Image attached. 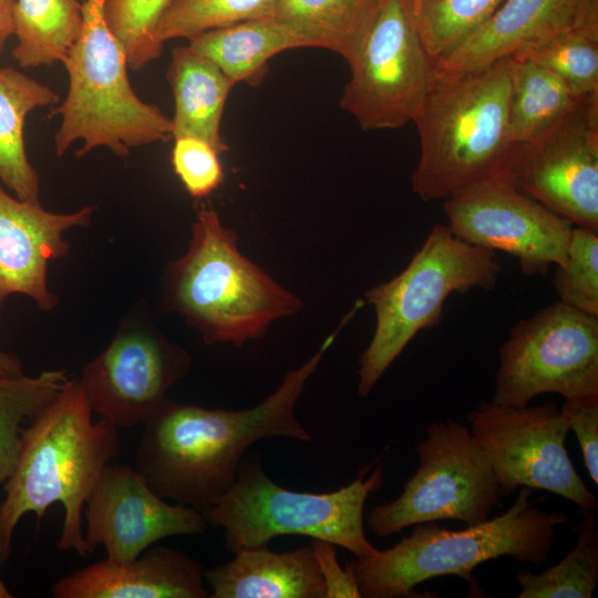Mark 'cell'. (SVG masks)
I'll return each instance as SVG.
<instances>
[{
  "label": "cell",
  "mask_w": 598,
  "mask_h": 598,
  "mask_svg": "<svg viewBox=\"0 0 598 598\" xmlns=\"http://www.w3.org/2000/svg\"><path fill=\"white\" fill-rule=\"evenodd\" d=\"M383 0H280L275 18L348 63L360 49Z\"/></svg>",
  "instance_id": "d4e9b609"
},
{
  "label": "cell",
  "mask_w": 598,
  "mask_h": 598,
  "mask_svg": "<svg viewBox=\"0 0 598 598\" xmlns=\"http://www.w3.org/2000/svg\"><path fill=\"white\" fill-rule=\"evenodd\" d=\"M192 357L146 320H127L82 370L79 380L93 413L117 429L146 422Z\"/></svg>",
  "instance_id": "5bb4252c"
},
{
  "label": "cell",
  "mask_w": 598,
  "mask_h": 598,
  "mask_svg": "<svg viewBox=\"0 0 598 598\" xmlns=\"http://www.w3.org/2000/svg\"><path fill=\"white\" fill-rule=\"evenodd\" d=\"M280 0H169L156 28L157 41L187 40L216 28L275 17Z\"/></svg>",
  "instance_id": "f1b7e54d"
},
{
  "label": "cell",
  "mask_w": 598,
  "mask_h": 598,
  "mask_svg": "<svg viewBox=\"0 0 598 598\" xmlns=\"http://www.w3.org/2000/svg\"><path fill=\"white\" fill-rule=\"evenodd\" d=\"M166 79L174 96L173 138L193 136L220 155L229 150L220 133L225 105L235 83L210 59L189 44L171 54Z\"/></svg>",
  "instance_id": "44dd1931"
},
{
  "label": "cell",
  "mask_w": 598,
  "mask_h": 598,
  "mask_svg": "<svg viewBox=\"0 0 598 598\" xmlns=\"http://www.w3.org/2000/svg\"><path fill=\"white\" fill-rule=\"evenodd\" d=\"M17 44L11 54L21 68L62 62L83 25L79 0H16L12 10Z\"/></svg>",
  "instance_id": "484cf974"
},
{
  "label": "cell",
  "mask_w": 598,
  "mask_h": 598,
  "mask_svg": "<svg viewBox=\"0 0 598 598\" xmlns=\"http://www.w3.org/2000/svg\"><path fill=\"white\" fill-rule=\"evenodd\" d=\"M509 92V56L467 72L433 70L412 121L420 138L412 188L423 202L506 176L516 147L508 131Z\"/></svg>",
  "instance_id": "3957f363"
},
{
  "label": "cell",
  "mask_w": 598,
  "mask_h": 598,
  "mask_svg": "<svg viewBox=\"0 0 598 598\" xmlns=\"http://www.w3.org/2000/svg\"><path fill=\"white\" fill-rule=\"evenodd\" d=\"M427 0H405L406 4L411 9V12L413 14V18L417 14L421 7L426 2Z\"/></svg>",
  "instance_id": "f35d334b"
},
{
  "label": "cell",
  "mask_w": 598,
  "mask_h": 598,
  "mask_svg": "<svg viewBox=\"0 0 598 598\" xmlns=\"http://www.w3.org/2000/svg\"><path fill=\"white\" fill-rule=\"evenodd\" d=\"M220 154L207 142L193 137L174 138L172 166L186 192L202 199L216 190L224 181Z\"/></svg>",
  "instance_id": "836d02e7"
},
{
  "label": "cell",
  "mask_w": 598,
  "mask_h": 598,
  "mask_svg": "<svg viewBox=\"0 0 598 598\" xmlns=\"http://www.w3.org/2000/svg\"><path fill=\"white\" fill-rule=\"evenodd\" d=\"M505 0H427L414 17L420 39L436 61L480 29Z\"/></svg>",
  "instance_id": "4dcf8cb0"
},
{
  "label": "cell",
  "mask_w": 598,
  "mask_h": 598,
  "mask_svg": "<svg viewBox=\"0 0 598 598\" xmlns=\"http://www.w3.org/2000/svg\"><path fill=\"white\" fill-rule=\"evenodd\" d=\"M22 374L24 373L21 361L14 354L0 349V375L19 377Z\"/></svg>",
  "instance_id": "74e56055"
},
{
  "label": "cell",
  "mask_w": 598,
  "mask_h": 598,
  "mask_svg": "<svg viewBox=\"0 0 598 598\" xmlns=\"http://www.w3.org/2000/svg\"><path fill=\"white\" fill-rule=\"evenodd\" d=\"M530 494V488L520 487L504 513L462 529L434 522L417 524L394 546L355 557L347 568L362 597L402 598L413 597L416 586L440 576L470 581L478 565L501 557L543 564L551 553L557 526L566 524L568 516L536 507Z\"/></svg>",
  "instance_id": "5b68a950"
},
{
  "label": "cell",
  "mask_w": 598,
  "mask_h": 598,
  "mask_svg": "<svg viewBox=\"0 0 598 598\" xmlns=\"http://www.w3.org/2000/svg\"><path fill=\"white\" fill-rule=\"evenodd\" d=\"M419 467L402 493L368 515L371 532L388 537L423 523L453 519L475 525L489 518L503 496L491 462L467 425L436 420L416 444Z\"/></svg>",
  "instance_id": "9c48e42d"
},
{
  "label": "cell",
  "mask_w": 598,
  "mask_h": 598,
  "mask_svg": "<svg viewBox=\"0 0 598 598\" xmlns=\"http://www.w3.org/2000/svg\"><path fill=\"white\" fill-rule=\"evenodd\" d=\"M574 431L590 480L598 485V396L565 400L559 408Z\"/></svg>",
  "instance_id": "e575fe53"
},
{
  "label": "cell",
  "mask_w": 598,
  "mask_h": 598,
  "mask_svg": "<svg viewBox=\"0 0 598 598\" xmlns=\"http://www.w3.org/2000/svg\"><path fill=\"white\" fill-rule=\"evenodd\" d=\"M169 0H105L109 28L124 45L128 69L138 71L159 58L158 21Z\"/></svg>",
  "instance_id": "1f68e13d"
},
{
  "label": "cell",
  "mask_w": 598,
  "mask_h": 598,
  "mask_svg": "<svg viewBox=\"0 0 598 598\" xmlns=\"http://www.w3.org/2000/svg\"><path fill=\"white\" fill-rule=\"evenodd\" d=\"M561 303L598 316V230L574 226L563 265L553 279Z\"/></svg>",
  "instance_id": "d6a6232c"
},
{
  "label": "cell",
  "mask_w": 598,
  "mask_h": 598,
  "mask_svg": "<svg viewBox=\"0 0 598 598\" xmlns=\"http://www.w3.org/2000/svg\"><path fill=\"white\" fill-rule=\"evenodd\" d=\"M567 31L598 34V0H505L480 29L437 59L434 69H481Z\"/></svg>",
  "instance_id": "ac0fdd59"
},
{
  "label": "cell",
  "mask_w": 598,
  "mask_h": 598,
  "mask_svg": "<svg viewBox=\"0 0 598 598\" xmlns=\"http://www.w3.org/2000/svg\"><path fill=\"white\" fill-rule=\"evenodd\" d=\"M235 83L258 85L275 55L311 48L309 41L275 17L252 19L205 31L188 43Z\"/></svg>",
  "instance_id": "7402d4cb"
},
{
  "label": "cell",
  "mask_w": 598,
  "mask_h": 598,
  "mask_svg": "<svg viewBox=\"0 0 598 598\" xmlns=\"http://www.w3.org/2000/svg\"><path fill=\"white\" fill-rule=\"evenodd\" d=\"M503 495L517 487L544 489L595 512L598 501L576 471L567 447L569 426L553 402L509 408L482 402L466 414Z\"/></svg>",
  "instance_id": "7c38bea8"
},
{
  "label": "cell",
  "mask_w": 598,
  "mask_h": 598,
  "mask_svg": "<svg viewBox=\"0 0 598 598\" xmlns=\"http://www.w3.org/2000/svg\"><path fill=\"white\" fill-rule=\"evenodd\" d=\"M12 10L13 7L0 6V54L8 39L13 35Z\"/></svg>",
  "instance_id": "8d00e7d4"
},
{
  "label": "cell",
  "mask_w": 598,
  "mask_h": 598,
  "mask_svg": "<svg viewBox=\"0 0 598 598\" xmlns=\"http://www.w3.org/2000/svg\"><path fill=\"white\" fill-rule=\"evenodd\" d=\"M501 270L493 251L463 241L447 225H434L399 275L364 292L375 328L360 358L358 394L365 398L374 389L420 331L440 324L452 293L493 290Z\"/></svg>",
  "instance_id": "ba28073f"
},
{
  "label": "cell",
  "mask_w": 598,
  "mask_h": 598,
  "mask_svg": "<svg viewBox=\"0 0 598 598\" xmlns=\"http://www.w3.org/2000/svg\"><path fill=\"white\" fill-rule=\"evenodd\" d=\"M435 61L405 0H383L351 70L340 105L363 131L395 130L417 114Z\"/></svg>",
  "instance_id": "8fae6325"
},
{
  "label": "cell",
  "mask_w": 598,
  "mask_h": 598,
  "mask_svg": "<svg viewBox=\"0 0 598 598\" xmlns=\"http://www.w3.org/2000/svg\"><path fill=\"white\" fill-rule=\"evenodd\" d=\"M512 56L549 70L580 99L598 94V34L563 32L523 48Z\"/></svg>",
  "instance_id": "f546056e"
},
{
  "label": "cell",
  "mask_w": 598,
  "mask_h": 598,
  "mask_svg": "<svg viewBox=\"0 0 598 598\" xmlns=\"http://www.w3.org/2000/svg\"><path fill=\"white\" fill-rule=\"evenodd\" d=\"M59 102L45 84L11 66L0 68V182L19 199L41 204L40 177L25 151V118Z\"/></svg>",
  "instance_id": "603a6c76"
},
{
  "label": "cell",
  "mask_w": 598,
  "mask_h": 598,
  "mask_svg": "<svg viewBox=\"0 0 598 598\" xmlns=\"http://www.w3.org/2000/svg\"><path fill=\"white\" fill-rule=\"evenodd\" d=\"M16 0H0V6L13 7Z\"/></svg>",
  "instance_id": "60d3db41"
},
{
  "label": "cell",
  "mask_w": 598,
  "mask_h": 598,
  "mask_svg": "<svg viewBox=\"0 0 598 598\" xmlns=\"http://www.w3.org/2000/svg\"><path fill=\"white\" fill-rule=\"evenodd\" d=\"M204 568L188 555L164 546L150 547L135 559L107 558L59 578L54 598H206Z\"/></svg>",
  "instance_id": "d6986e66"
},
{
  "label": "cell",
  "mask_w": 598,
  "mask_h": 598,
  "mask_svg": "<svg viewBox=\"0 0 598 598\" xmlns=\"http://www.w3.org/2000/svg\"><path fill=\"white\" fill-rule=\"evenodd\" d=\"M336 545L312 539L311 548L321 574L326 598H360L361 592L352 573L338 561Z\"/></svg>",
  "instance_id": "d590c367"
},
{
  "label": "cell",
  "mask_w": 598,
  "mask_h": 598,
  "mask_svg": "<svg viewBox=\"0 0 598 598\" xmlns=\"http://www.w3.org/2000/svg\"><path fill=\"white\" fill-rule=\"evenodd\" d=\"M93 207L58 214L11 196L0 185V310L8 296L30 297L41 310H52L59 298L48 286V266L68 256L64 231L90 224Z\"/></svg>",
  "instance_id": "e0dca14e"
},
{
  "label": "cell",
  "mask_w": 598,
  "mask_h": 598,
  "mask_svg": "<svg viewBox=\"0 0 598 598\" xmlns=\"http://www.w3.org/2000/svg\"><path fill=\"white\" fill-rule=\"evenodd\" d=\"M69 381L65 370H45L35 377L0 375V485L16 466L22 425L49 405Z\"/></svg>",
  "instance_id": "4316f807"
},
{
  "label": "cell",
  "mask_w": 598,
  "mask_h": 598,
  "mask_svg": "<svg viewBox=\"0 0 598 598\" xmlns=\"http://www.w3.org/2000/svg\"><path fill=\"white\" fill-rule=\"evenodd\" d=\"M238 235L202 205L186 252L164 271L163 301L202 334L206 344L241 347L302 308L299 297L239 249Z\"/></svg>",
  "instance_id": "277c9868"
},
{
  "label": "cell",
  "mask_w": 598,
  "mask_h": 598,
  "mask_svg": "<svg viewBox=\"0 0 598 598\" xmlns=\"http://www.w3.org/2000/svg\"><path fill=\"white\" fill-rule=\"evenodd\" d=\"M509 58V138L515 146L530 145L542 140L582 99L544 66L527 59Z\"/></svg>",
  "instance_id": "cb8c5ba5"
},
{
  "label": "cell",
  "mask_w": 598,
  "mask_h": 598,
  "mask_svg": "<svg viewBox=\"0 0 598 598\" xmlns=\"http://www.w3.org/2000/svg\"><path fill=\"white\" fill-rule=\"evenodd\" d=\"M367 472L333 492H295L275 483L258 460L244 457L231 487L203 513L208 524L223 528L233 554L268 546L278 536L302 535L365 557L378 548L364 533V506L381 487L383 471L379 465L368 477Z\"/></svg>",
  "instance_id": "52a82bcc"
},
{
  "label": "cell",
  "mask_w": 598,
  "mask_h": 598,
  "mask_svg": "<svg viewBox=\"0 0 598 598\" xmlns=\"http://www.w3.org/2000/svg\"><path fill=\"white\" fill-rule=\"evenodd\" d=\"M355 313L350 309L318 350L252 408L208 409L166 399L143 423L134 455L136 472L162 498L203 512L231 487L246 451L256 442L271 437L309 442L310 433L295 416L296 405Z\"/></svg>",
  "instance_id": "6da1fadb"
},
{
  "label": "cell",
  "mask_w": 598,
  "mask_h": 598,
  "mask_svg": "<svg viewBox=\"0 0 598 598\" xmlns=\"http://www.w3.org/2000/svg\"><path fill=\"white\" fill-rule=\"evenodd\" d=\"M577 543L540 574L520 570L516 598H590L598 584V529L595 512H582Z\"/></svg>",
  "instance_id": "83f0119b"
},
{
  "label": "cell",
  "mask_w": 598,
  "mask_h": 598,
  "mask_svg": "<svg viewBox=\"0 0 598 598\" xmlns=\"http://www.w3.org/2000/svg\"><path fill=\"white\" fill-rule=\"evenodd\" d=\"M210 598H326L311 546L275 553L268 546L235 553L204 571Z\"/></svg>",
  "instance_id": "ffe728a7"
},
{
  "label": "cell",
  "mask_w": 598,
  "mask_h": 598,
  "mask_svg": "<svg viewBox=\"0 0 598 598\" xmlns=\"http://www.w3.org/2000/svg\"><path fill=\"white\" fill-rule=\"evenodd\" d=\"M13 595L0 578V598H12Z\"/></svg>",
  "instance_id": "ab89813d"
},
{
  "label": "cell",
  "mask_w": 598,
  "mask_h": 598,
  "mask_svg": "<svg viewBox=\"0 0 598 598\" xmlns=\"http://www.w3.org/2000/svg\"><path fill=\"white\" fill-rule=\"evenodd\" d=\"M544 393L598 396V316L557 301L512 328L499 348L491 402L524 408Z\"/></svg>",
  "instance_id": "30bf717a"
},
{
  "label": "cell",
  "mask_w": 598,
  "mask_h": 598,
  "mask_svg": "<svg viewBox=\"0 0 598 598\" xmlns=\"http://www.w3.org/2000/svg\"><path fill=\"white\" fill-rule=\"evenodd\" d=\"M83 536L90 553L102 546L106 558L127 563L171 536L200 535L208 526L204 513L158 496L133 465L105 466L89 495Z\"/></svg>",
  "instance_id": "2e32d148"
},
{
  "label": "cell",
  "mask_w": 598,
  "mask_h": 598,
  "mask_svg": "<svg viewBox=\"0 0 598 598\" xmlns=\"http://www.w3.org/2000/svg\"><path fill=\"white\" fill-rule=\"evenodd\" d=\"M505 177L574 226L598 230V94L538 142L516 146Z\"/></svg>",
  "instance_id": "9a60e30c"
},
{
  "label": "cell",
  "mask_w": 598,
  "mask_h": 598,
  "mask_svg": "<svg viewBox=\"0 0 598 598\" xmlns=\"http://www.w3.org/2000/svg\"><path fill=\"white\" fill-rule=\"evenodd\" d=\"M120 451L118 429L93 411L79 382L72 380L23 427L13 472L3 483L0 504V564L12 551L16 527L33 513L40 522L55 503L63 507L56 548L91 553L83 536V509L106 465Z\"/></svg>",
  "instance_id": "7a4b0ae2"
},
{
  "label": "cell",
  "mask_w": 598,
  "mask_h": 598,
  "mask_svg": "<svg viewBox=\"0 0 598 598\" xmlns=\"http://www.w3.org/2000/svg\"><path fill=\"white\" fill-rule=\"evenodd\" d=\"M452 233L463 241L517 258L522 274L560 266L574 225L504 176L484 179L444 199Z\"/></svg>",
  "instance_id": "4fadbf2b"
},
{
  "label": "cell",
  "mask_w": 598,
  "mask_h": 598,
  "mask_svg": "<svg viewBox=\"0 0 598 598\" xmlns=\"http://www.w3.org/2000/svg\"><path fill=\"white\" fill-rule=\"evenodd\" d=\"M104 6L105 0H84L80 37L62 61L69 89L51 114L62 117L54 136L58 157L79 141L78 157L97 147L124 157L132 148L173 138L172 120L133 90L124 45L109 28Z\"/></svg>",
  "instance_id": "8992f818"
}]
</instances>
